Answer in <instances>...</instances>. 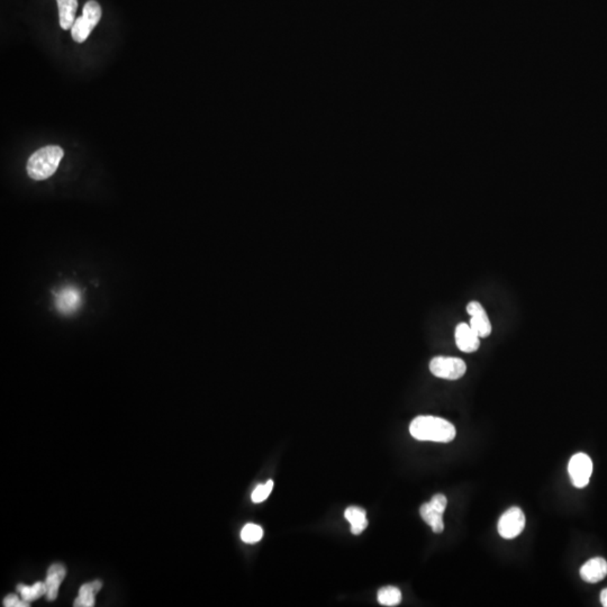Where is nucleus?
I'll list each match as a JSON object with an SVG mask.
<instances>
[{"instance_id":"obj_1","label":"nucleus","mask_w":607,"mask_h":607,"mask_svg":"<svg viewBox=\"0 0 607 607\" xmlns=\"http://www.w3.org/2000/svg\"><path fill=\"white\" fill-rule=\"evenodd\" d=\"M409 432L418 441L449 443L455 439V425L444 418L435 416H418L409 425Z\"/></svg>"},{"instance_id":"obj_2","label":"nucleus","mask_w":607,"mask_h":607,"mask_svg":"<svg viewBox=\"0 0 607 607\" xmlns=\"http://www.w3.org/2000/svg\"><path fill=\"white\" fill-rule=\"evenodd\" d=\"M63 150L58 145H49L34 152L28 161V174L34 181H45L54 174L62 158Z\"/></svg>"},{"instance_id":"obj_3","label":"nucleus","mask_w":607,"mask_h":607,"mask_svg":"<svg viewBox=\"0 0 607 607\" xmlns=\"http://www.w3.org/2000/svg\"><path fill=\"white\" fill-rule=\"evenodd\" d=\"M101 19V7L96 0H89L83 6V15L78 17L71 28L72 39L76 43L85 42Z\"/></svg>"},{"instance_id":"obj_4","label":"nucleus","mask_w":607,"mask_h":607,"mask_svg":"<svg viewBox=\"0 0 607 607\" xmlns=\"http://www.w3.org/2000/svg\"><path fill=\"white\" fill-rule=\"evenodd\" d=\"M431 373L446 380H458L467 371L464 360L453 357H435L430 362Z\"/></svg>"},{"instance_id":"obj_5","label":"nucleus","mask_w":607,"mask_h":607,"mask_svg":"<svg viewBox=\"0 0 607 607\" xmlns=\"http://www.w3.org/2000/svg\"><path fill=\"white\" fill-rule=\"evenodd\" d=\"M448 505V500L443 494L434 495L429 503L422 505L420 514L427 525H430L434 533H442L444 528L443 513Z\"/></svg>"},{"instance_id":"obj_6","label":"nucleus","mask_w":607,"mask_h":607,"mask_svg":"<svg viewBox=\"0 0 607 607\" xmlns=\"http://www.w3.org/2000/svg\"><path fill=\"white\" fill-rule=\"evenodd\" d=\"M568 473L573 485L577 488H584L588 485L593 473L592 459L586 453H577L571 457L568 464Z\"/></svg>"},{"instance_id":"obj_7","label":"nucleus","mask_w":607,"mask_h":607,"mask_svg":"<svg viewBox=\"0 0 607 607\" xmlns=\"http://www.w3.org/2000/svg\"><path fill=\"white\" fill-rule=\"evenodd\" d=\"M498 533L504 539L511 540L519 537L525 526V515L519 507H511L498 521Z\"/></svg>"},{"instance_id":"obj_8","label":"nucleus","mask_w":607,"mask_h":607,"mask_svg":"<svg viewBox=\"0 0 607 607\" xmlns=\"http://www.w3.org/2000/svg\"><path fill=\"white\" fill-rule=\"evenodd\" d=\"M470 315V327L480 336V339L488 338L491 333V324L488 315L478 302H470L467 306Z\"/></svg>"},{"instance_id":"obj_9","label":"nucleus","mask_w":607,"mask_h":607,"mask_svg":"<svg viewBox=\"0 0 607 607\" xmlns=\"http://www.w3.org/2000/svg\"><path fill=\"white\" fill-rule=\"evenodd\" d=\"M455 344L461 351L471 353L478 350L480 345V338L471 329L469 324L460 323L455 327Z\"/></svg>"},{"instance_id":"obj_10","label":"nucleus","mask_w":607,"mask_h":607,"mask_svg":"<svg viewBox=\"0 0 607 607\" xmlns=\"http://www.w3.org/2000/svg\"><path fill=\"white\" fill-rule=\"evenodd\" d=\"M607 576V562L604 558H593L580 568V577L584 582L596 584Z\"/></svg>"},{"instance_id":"obj_11","label":"nucleus","mask_w":607,"mask_h":607,"mask_svg":"<svg viewBox=\"0 0 607 607\" xmlns=\"http://www.w3.org/2000/svg\"><path fill=\"white\" fill-rule=\"evenodd\" d=\"M67 570L61 564H53L48 569L46 575V598L48 601H55L58 597L59 588L65 578Z\"/></svg>"},{"instance_id":"obj_12","label":"nucleus","mask_w":607,"mask_h":607,"mask_svg":"<svg viewBox=\"0 0 607 607\" xmlns=\"http://www.w3.org/2000/svg\"><path fill=\"white\" fill-rule=\"evenodd\" d=\"M55 304L56 309L63 314L74 313L80 305V293L74 287L63 288L55 296Z\"/></svg>"},{"instance_id":"obj_13","label":"nucleus","mask_w":607,"mask_h":607,"mask_svg":"<svg viewBox=\"0 0 607 607\" xmlns=\"http://www.w3.org/2000/svg\"><path fill=\"white\" fill-rule=\"evenodd\" d=\"M60 14V26L62 30H71L76 21L78 0H56Z\"/></svg>"},{"instance_id":"obj_14","label":"nucleus","mask_w":607,"mask_h":607,"mask_svg":"<svg viewBox=\"0 0 607 607\" xmlns=\"http://www.w3.org/2000/svg\"><path fill=\"white\" fill-rule=\"evenodd\" d=\"M103 584L99 580L83 584L79 590V596L74 599V606L92 607L96 604V594L101 590Z\"/></svg>"},{"instance_id":"obj_15","label":"nucleus","mask_w":607,"mask_h":607,"mask_svg":"<svg viewBox=\"0 0 607 607\" xmlns=\"http://www.w3.org/2000/svg\"><path fill=\"white\" fill-rule=\"evenodd\" d=\"M344 517L351 524V532L354 535H359L368 526L366 511L358 506H350L345 510Z\"/></svg>"},{"instance_id":"obj_16","label":"nucleus","mask_w":607,"mask_h":607,"mask_svg":"<svg viewBox=\"0 0 607 607\" xmlns=\"http://www.w3.org/2000/svg\"><path fill=\"white\" fill-rule=\"evenodd\" d=\"M17 592L21 594V599L28 603L37 601L43 595H46V584L37 582L33 586H26L24 584H19L17 586Z\"/></svg>"},{"instance_id":"obj_17","label":"nucleus","mask_w":607,"mask_h":607,"mask_svg":"<svg viewBox=\"0 0 607 607\" xmlns=\"http://www.w3.org/2000/svg\"><path fill=\"white\" fill-rule=\"evenodd\" d=\"M402 592L397 587L386 586L379 589L378 601L382 606L394 607L402 601Z\"/></svg>"},{"instance_id":"obj_18","label":"nucleus","mask_w":607,"mask_h":607,"mask_svg":"<svg viewBox=\"0 0 607 607\" xmlns=\"http://www.w3.org/2000/svg\"><path fill=\"white\" fill-rule=\"evenodd\" d=\"M263 537V530L259 525L249 523L242 528L241 539L245 544H254L259 542Z\"/></svg>"},{"instance_id":"obj_19","label":"nucleus","mask_w":607,"mask_h":607,"mask_svg":"<svg viewBox=\"0 0 607 607\" xmlns=\"http://www.w3.org/2000/svg\"><path fill=\"white\" fill-rule=\"evenodd\" d=\"M272 489H274V482L272 480H268L266 484H263V485L256 486V488L254 489V493L251 495L252 502L258 504L266 501L267 498L269 497V495L271 494Z\"/></svg>"},{"instance_id":"obj_20","label":"nucleus","mask_w":607,"mask_h":607,"mask_svg":"<svg viewBox=\"0 0 607 607\" xmlns=\"http://www.w3.org/2000/svg\"><path fill=\"white\" fill-rule=\"evenodd\" d=\"M3 606L6 607H28L30 603L25 601L24 599H19L15 594H10L3 599Z\"/></svg>"},{"instance_id":"obj_21","label":"nucleus","mask_w":607,"mask_h":607,"mask_svg":"<svg viewBox=\"0 0 607 607\" xmlns=\"http://www.w3.org/2000/svg\"><path fill=\"white\" fill-rule=\"evenodd\" d=\"M601 603L604 607H607V588L603 589L601 593Z\"/></svg>"}]
</instances>
